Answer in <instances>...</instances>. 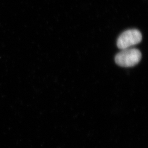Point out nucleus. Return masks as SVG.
Here are the masks:
<instances>
[{
  "label": "nucleus",
  "instance_id": "nucleus-1",
  "mask_svg": "<svg viewBox=\"0 0 148 148\" xmlns=\"http://www.w3.org/2000/svg\"><path fill=\"white\" fill-rule=\"evenodd\" d=\"M142 58V54L136 48L122 49L117 54L115 60L116 63L122 67H132L139 63Z\"/></svg>",
  "mask_w": 148,
  "mask_h": 148
},
{
  "label": "nucleus",
  "instance_id": "nucleus-2",
  "mask_svg": "<svg viewBox=\"0 0 148 148\" xmlns=\"http://www.w3.org/2000/svg\"><path fill=\"white\" fill-rule=\"evenodd\" d=\"M142 40L141 32L137 29L127 30L122 32L117 38V46L121 49L130 48L137 45Z\"/></svg>",
  "mask_w": 148,
  "mask_h": 148
}]
</instances>
